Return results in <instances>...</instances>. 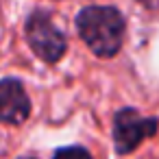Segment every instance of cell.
<instances>
[{
	"label": "cell",
	"instance_id": "obj_6",
	"mask_svg": "<svg viewBox=\"0 0 159 159\" xmlns=\"http://www.w3.org/2000/svg\"><path fill=\"white\" fill-rule=\"evenodd\" d=\"M26 159H33V157H26Z\"/></svg>",
	"mask_w": 159,
	"mask_h": 159
},
{
	"label": "cell",
	"instance_id": "obj_3",
	"mask_svg": "<svg viewBox=\"0 0 159 159\" xmlns=\"http://www.w3.org/2000/svg\"><path fill=\"white\" fill-rule=\"evenodd\" d=\"M157 118H144L135 109H122L113 118V144L118 155L133 152L146 137L157 133Z\"/></svg>",
	"mask_w": 159,
	"mask_h": 159
},
{
	"label": "cell",
	"instance_id": "obj_2",
	"mask_svg": "<svg viewBox=\"0 0 159 159\" xmlns=\"http://www.w3.org/2000/svg\"><path fill=\"white\" fill-rule=\"evenodd\" d=\"M26 39H29L31 48L35 50V55L48 63L59 61L68 46L63 33L55 26L50 16L44 11H35L26 20Z\"/></svg>",
	"mask_w": 159,
	"mask_h": 159
},
{
	"label": "cell",
	"instance_id": "obj_1",
	"mask_svg": "<svg viewBox=\"0 0 159 159\" xmlns=\"http://www.w3.org/2000/svg\"><path fill=\"white\" fill-rule=\"evenodd\" d=\"M76 29L96 57H113L124 42L126 26L116 7H85L76 16Z\"/></svg>",
	"mask_w": 159,
	"mask_h": 159
},
{
	"label": "cell",
	"instance_id": "obj_5",
	"mask_svg": "<svg viewBox=\"0 0 159 159\" xmlns=\"http://www.w3.org/2000/svg\"><path fill=\"white\" fill-rule=\"evenodd\" d=\"M52 159H92V155L83 146H66V148H59Z\"/></svg>",
	"mask_w": 159,
	"mask_h": 159
},
{
	"label": "cell",
	"instance_id": "obj_4",
	"mask_svg": "<svg viewBox=\"0 0 159 159\" xmlns=\"http://www.w3.org/2000/svg\"><path fill=\"white\" fill-rule=\"evenodd\" d=\"M31 102L20 81L2 79L0 81V122L20 124L29 118Z\"/></svg>",
	"mask_w": 159,
	"mask_h": 159
}]
</instances>
